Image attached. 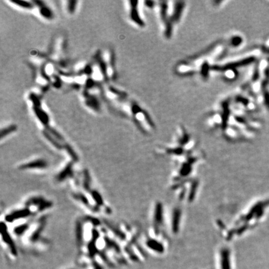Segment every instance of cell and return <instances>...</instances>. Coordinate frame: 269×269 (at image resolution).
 I'll use <instances>...</instances> for the list:
<instances>
[{
    "label": "cell",
    "instance_id": "6da1fadb",
    "mask_svg": "<svg viewBox=\"0 0 269 269\" xmlns=\"http://www.w3.org/2000/svg\"><path fill=\"white\" fill-rule=\"evenodd\" d=\"M227 47L226 41L218 42L198 56L179 63L175 68L176 72L184 75L201 72L206 77L211 70L213 64L222 56Z\"/></svg>",
    "mask_w": 269,
    "mask_h": 269
},
{
    "label": "cell",
    "instance_id": "7a4b0ae2",
    "mask_svg": "<svg viewBox=\"0 0 269 269\" xmlns=\"http://www.w3.org/2000/svg\"><path fill=\"white\" fill-rule=\"evenodd\" d=\"M130 115L132 117L135 122L140 128L145 133H151L154 130L153 125L150 118L146 112L135 103H131Z\"/></svg>",
    "mask_w": 269,
    "mask_h": 269
},
{
    "label": "cell",
    "instance_id": "3957f363",
    "mask_svg": "<svg viewBox=\"0 0 269 269\" xmlns=\"http://www.w3.org/2000/svg\"><path fill=\"white\" fill-rule=\"evenodd\" d=\"M142 1H127V9L128 19L138 27H144L145 26V20L141 16Z\"/></svg>",
    "mask_w": 269,
    "mask_h": 269
},
{
    "label": "cell",
    "instance_id": "277c9868",
    "mask_svg": "<svg viewBox=\"0 0 269 269\" xmlns=\"http://www.w3.org/2000/svg\"><path fill=\"white\" fill-rule=\"evenodd\" d=\"M35 8L37 10L39 16L42 18L47 20H51L54 16L52 9L43 1H35Z\"/></svg>",
    "mask_w": 269,
    "mask_h": 269
},
{
    "label": "cell",
    "instance_id": "5b68a950",
    "mask_svg": "<svg viewBox=\"0 0 269 269\" xmlns=\"http://www.w3.org/2000/svg\"><path fill=\"white\" fill-rule=\"evenodd\" d=\"M83 96L84 103L88 107L92 108L94 111L99 110V109L100 108L99 107L100 103L98 101V99L95 96H93L87 92H84Z\"/></svg>",
    "mask_w": 269,
    "mask_h": 269
},
{
    "label": "cell",
    "instance_id": "8992f818",
    "mask_svg": "<svg viewBox=\"0 0 269 269\" xmlns=\"http://www.w3.org/2000/svg\"><path fill=\"white\" fill-rule=\"evenodd\" d=\"M106 95L109 98H112V99H115L117 100L123 99L124 98H125L126 97L125 93L121 92L117 89H115L114 88L110 87L106 89Z\"/></svg>",
    "mask_w": 269,
    "mask_h": 269
},
{
    "label": "cell",
    "instance_id": "52a82bcc",
    "mask_svg": "<svg viewBox=\"0 0 269 269\" xmlns=\"http://www.w3.org/2000/svg\"><path fill=\"white\" fill-rule=\"evenodd\" d=\"M9 3L12 4H14V6L18 7L20 9H23L25 10H32L35 9V4L34 1H11Z\"/></svg>",
    "mask_w": 269,
    "mask_h": 269
},
{
    "label": "cell",
    "instance_id": "ba28073f",
    "mask_svg": "<svg viewBox=\"0 0 269 269\" xmlns=\"http://www.w3.org/2000/svg\"><path fill=\"white\" fill-rule=\"evenodd\" d=\"M78 1H64V7L67 13L69 14H73L76 11L78 7Z\"/></svg>",
    "mask_w": 269,
    "mask_h": 269
},
{
    "label": "cell",
    "instance_id": "9c48e42d",
    "mask_svg": "<svg viewBox=\"0 0 269 269\" xmlns=\"http://www.w3.org/2000/svg\"><path fill=\"white\" fill-rule=\"evenodd\" d=\"M16 130V127L14 125H9L8 127H4V128L1 130V139L4 136H6L9 134L11 133Z\"/></svg>",
    "mask_w": 269,
    "mask_h": 269
},
{
    "label": "cell",
    "instance_id": "30bf717a",
    "mask_svg": "<svg viewBox=\"0 0 269 269\" xmlns=\"http://www.w3.org/2000/svg\"><path fill=\"white\" fill-rule=\"evenodd\" d=\"M65 269H79V268H75V267H70V268H65Z\"/></svg>",
    "mask_w": 269,
    "mask_h": 269
}]
</instances>
